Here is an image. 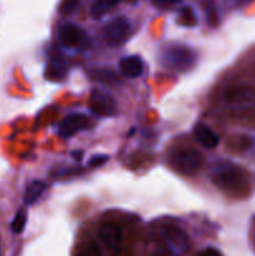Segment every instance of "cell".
<instances>
[{"label": "cell", "instance_id": "16", "mask_svg": "<svg viewBox=\"0 0 255 256\" xmlns=\"http://www.w3.org/2000/svg\"><path fill=\"white\" fill-rule=\"evenodd\" d=\"M26 219H28L26 212H25L24 208H20V209L18 210L16 214H15L12 224H10V229H12V232H14V234H20V232H22L25 225H26Z\"/></svg>", "mask_w": 255, "mask_h": 256}, {"label": "cell", "instance_id": "12", "mask_svg": "<svg viewBox=\"0 0 255 256\" xmlns=\"http://www.w3.org/2000/svg\"><path fill=\"white\" fill-rule=\"evenodd\" d=\"M119 68L120 72L128 78H139L142 74V70H144L142 59L138 55H130V56L122 58L119 62Z\"/></svg>", "mask_w": 255, "mask_h": 256}, {"label": "cell", "instance_id": "22", "mask_svg": "<svg viewBox=\"0 0 255 256\" xmlns=\"http://www.w3.org/2000/svg\"><path fill=\"white\" fill-rule=\"evenodd\" d=\"M178 2L179 0H152V4L159 8V9H168V8L172 6Z\"/></svg>", "mask_w": 255, "mask_h": 256}, {"label": "cell", "instance_id": "9", "mask_svg": "<svg viewBox=\"0 0 255 256\" xmlns=\"http://www.w3.org/2000/svg\"><path fill=\"white\" fill-rule=\"evenodd\" d=\"M99 236L105 246L114 254L120 252L122 246V228L115 222H104L99 229Z\"/></svg>", "mask_w": 255, "mask_h": 256}, {"label": "cell", "instance_id": "2", "mask_svg": "<svg viewBox=\"0 0 255 256\" xmlns=\"http://www.w3.org/2000/svg\"><path fill=\"white\" fill-rule=\"evenodd\" d=\"M162 64L170 69L178 72H188L192 69L196 62V55L185 45L172 44L168 45L162 52Z\"/></svg>", "mask_w": 255, "mask_h": 256}, {"label": "cell", "instance_id": "6", "mask_svg": "<svg viewBox=\"0 0 255 256\" xmlns=\"http://www.w3.org/2000/svg\"><path fill=\"white\" fill-rule=\"evenodd\" d=\"M202 156L199 152L192 149H180L172 158V164L175 169L184 175H194L202 165Z\"/></svg>", "mask_w": 255, "mask_h": 256}, {"label": "cell", "instance_id": "10", "mask_svg": "<svg viewBox=\"0 0 255 256\" xmlns=\"http://www.w3.org/2000/svg\"><path fill=\"white\" fill-rule=\"evenodd\" d=\"M89 126V119L84 114H70L62 119L59 124V135L62 138H70L76 132L85 130Z\"/></svg>", "mask_w": 255, "mask_h": 256}, {"label": "cell", "instance_id": "13", "mask_svg": "<svg viewBox=\"0 0 255 256\" xmlns=\"http://www.w3.org/2000/svg\"><path fill=\"white\" fill-rule=\"evenodd\" d=\"M68 74V68L65 62L60 59H52L48 64L45 70V78L52 82H62Z\"/></svg>", "mask_w": 255, "mask_h": 256}, {"label": "cell", "instance_id": "14", "mask_svg": "<svg viewBox=\"0 0 255 256\" xmlns=\"http://www.w3.org/2000/svg\"><path fill=\"white\" fill-rule=\"evenodd\" d=\"M122 2H135V0H95L90 9V14L94 19H100Z\"/></svg>", "mask_w": 255, "mask_h": 256}, {"label": "cell", "instance_id": "23", "mask_svg": "<svg viewBox=\"0 0 255 256\" xmlns=\"http://www.w3.org/2000/svg\"><path fill=\"white\" fill-rule=\"evenodd\" d=\"M198 256H222L220 252L215 248H206V249L202 250V252L198 254Z\"/></svg>", "mask_w": 255, "mask_h": 256}, {"label": "cell", "instance_id": "4", "mask_svg": "<svg viewBox=\"0 0 255 256\" xmlns=\"http://www.w3.org/2000/svg\"><path fill=\"white\" fill-rule=\"evenodd\" d=\"M162 245L172 256H182L189 249L188 235L176 226H164L162 230Z\"/></svg>", "mask_w": 255, "mask_h": 256}, {"label": "cell", "instance_id": "15", "mask_svg": "<svg viewBox=\"0 0 255 256\" xmlns=\"http://www.w3.org/2000/svg\"><path fill=\"white\" fill-rule=\"evenodd\" d=\"M46 190V184L40 180H34V182H29L26 186L24 194V202L25 205H32L40 199L44 192Z\"/></svg>", "mask_w": 255, "mask_h": 256}, {"label": "cell", "instance_id": "19", "mask_svg": "<svg viewBox=\"0 0 255 256\" xmlns=\"http://www.w3.org/2000/svg\"><path fill=\"white\" fill-rule=\"evenodd\" d=\"M80 0H62L59 5V12L62 15H70L79 6Z\"/></svg>", "mask_w": 255, "mask_h": 256}, {"label": "cell", "instance_id": "5", "mask_svg": "<svg viewBox=\"0 0 255 256\" xmlns=\"http://www.w3.org/2000/svg\"><path fill=\"white\" fill-rule=\"evenodd\" d=\"M58 38L64 46L72 49H86L90 45V38L88 32L72 22H65L60 25Z\"/></svg>", "mask_w": 255, "mask_h": 256}, {"label": "cell", "instance_id": "3", "mask_svg": "<svg viewBox=\"0 0 255 256\" xmlns=\"http://www.w3.org/2000/svg\"><path fill=\"white\" fill-rule=\"evenodd\" d=\"M224 102L232 110H248L254 106L255 92L252 88L245 85H234L225 90Z\"/></svg>", "mask_w": 255, "mask_h": 256}, {"label": "cell", "instance_id": "1", "mask_svg": "<svg viewBox=\"0 0 255 256\" xmlns=\"http://www.w3.org/2000/svg\"><path fill=\"white\" fill-rule=\"evenodd\" d=\"M210 179L222 190L242 192L248 188L245 172L239 166L226 160H219L210 169Z\"/></svg>", "mask_w": 255, "mask_h": 256}, {"label": "cell", "instance_id": "18", "mask_svg": "<svg viewBox=\"0 0 255 256\" xmlns=\"http://www.w3.org/2000/svg\"><path fill=\"white\" fill-rule=\"evenodd\" d=\"M179 22L184 26H194V25H196V16H195L192 8L185 6L180 10Z\"/></svg>", "mask_w": 255, "mask_h": 256}, {"label": "cell", "instance_id": "21", "mask_svg": "<svg viewBox=\"0 0 255 256\" xmlns=\"http://www.w3.org/2000/svg\"><path fill=\"white\" fill-rule=\"evenodd\" d=\"M108 160H109V156H108V155H94V156L90 158L88 165H89L90 168L102 166V165H104Z\"/></svg>", "mask_w": 255, "mask_h": 256}, {"label": "cell", "instance_id": "7", "mask_svg": "<svg viewBox=\"0 0 255 256\" xmlns=\"http://www.w3.org/2000/svg\"><path fill=\"white\" fill-rule=\"evenodd\" d=\"M130 35V22L125 18H114L102 29V38L110 46L124 44Z\"/></svg>", "mask_w": 255, "mask_h": 256}, {"label": "cell", "instance_id": "8", "mask_svg": "<svg viewBox=\"0 0 255 256\" xmlns=\"http://www.w3.org/2000/svg\"><path fill=\"white\" fill-rule=\"evenodd\" d=\"M89 106L94 114L99 116H112L116 114L118 105L114 98L108 92L102 89H94L90 94Z\"/></svg>", "mask_w": 255, "mask_h": 256}, {"label": "cell", "instance_id": "17", "mask_svg": "<svg viewBox=\"0 0 255 256\" xmlns=\"http://www.w3.org/2000/svg\"><path fill=\"white\" fill-rule=\"evenodd\" d=\"M202 6H204V12L205 16H206L208 24L210 26H216L219 24V15H218V10L214 2L212 0H205Z\"/></svg>", "mask_w": 255, "mask_h": 256}, {"label": "cell", "instance_id": "11", "mask_svg": "<svg viewBox=\"0 0 255 256\" xmlns=\"http://www.w3.org/2000/svg\"><path fill=\"white\" fill-rule=\"evenodd\" d=\"M194 135L195 139H196L202 146L206 148V149H214V148H216L218 144H219V138H218V135L215 134L209 126L202 124V122H199V124L195 125Z\"/></svg>", "mask_w": 255, "mask_h": 256}, {"label": "cell", "instance_id": "24", "mask_svg": "<svg viewBox=\"0 0 255 256\" xmlns=\"http://www.w3.org/2000/svg\"><path fill=\"white\" fill-rule=\"evenodd\" d=\"M0 256H2V244H0Z\"/></svg>", "mask_w": 255, "mask_h": 256}, {"label": "cell", "instance_id": "20", "mask_svg": "<svg viewBox=\"0 0 255 256\" xmlns=\"http://www.w3.org/2000/svg\"><path fill=\"white\" fill-rule=\"evenodd\" d=\"M78 256H100V252L99 249H98L96 245H95V242H89V244L85 245V246L80 250Z\"/></svg>", "mask_w": 255, "mask_h": 256}]
</instances>
